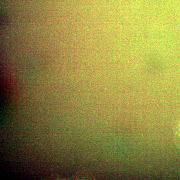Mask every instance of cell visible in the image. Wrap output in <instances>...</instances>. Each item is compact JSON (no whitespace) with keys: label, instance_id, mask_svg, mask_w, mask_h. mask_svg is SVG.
<instances>
[]
</instances>
